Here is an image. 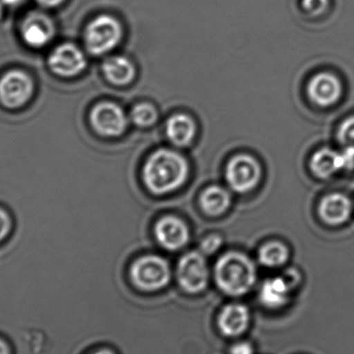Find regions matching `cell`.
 I'll return each instance as SVG.
<instances>
[{
  "mask_svg": "<svg viewBox=\"0 0 354 354\" xmlns=\"http://www.w3.org/2000/svg\"><path fill=\"white\" fill-rule=\"evenodd\" d=\"M0 354H10V348L2 340H0Z\"/></svg>",
  "mask_w": 354,
  "mask_h": 354,
  "instance_id": "obj_28",
  "label": "cell"
},
{
  "mask_svg": "<svg viewBox=\"0 0 354 354\" xmlns=\"http://www.w3.org/2000/svg\"><path fill=\"white\" fill-rule=\"evenodd\" d=\"M312 172L320 178H328L343 170L341 155L334 149L324 147L314 153L310 162Z\"/></svg>",
  "mask_w": 354,
  "mask_h": 354,
  "instance_id": "obj_18",
  "label": "cell"
},
{
  "mask_svg": "<svg viewBox=\"0 0 354 354\" xmlns=\"http://www.w3.org/2000/svg\"><path fill=\"white\" fill-rule=\"evenodd\" d=\"M250 312L241 304H230L223 308L218 318V330L224 336L235 338L241 336L249 328Z\"/></svg>",
  "mask_w": 354,
  "mask_h": 354,
  "instance_id": "obj_14",
  "label": "cell"
},
{
  "mask_svg": "<svg viewBox=\"0 0 354 354\" xmlns=\"http://www.w3.org/2000/svg\"><path fill=\"white\" fill-rule=\"evenodd\" d=\"M166 134L174 145L187 147L191 145L195 138V122L185 114H176L168 120L166 124Z\"/></svg>",
  "mask_w": 354,
  "mask_h": 354,
  "instance_id": "obj_16",
  "label": "cell"
},
{
  "mask_svg": "<svg viewBox=\"0 0 354 354\" xmlns=\"http://www.w3.org/2000/svg\"><path fill=\"white\" fill-rule=\"evenodd\" d=\"M2 12H3V10H2L1 4H0V18H1Z\"/></svg>",
  "mask_w": 354,
  "mask_h": 354,
  "instance_id": "obj_31",
  "label": "cell"
},
{
  "mask_svg": "<svg viewBox=\"0 0 354 354\" xmlns=\"http://www.w3.org/2000/svg\"><path fill=\"white\" fill-rule=\"evenodd\" d=\"M337 139L343 149L354 151V116L347 118L340 124Z\"/></svg>",
  "mask_w": 354,
  "mask_h": 354,
  "instance_id": "obj_22",
  "label": "cell"
},
{
  "mask_svg": "<svg viewBox=\"0 0 354 354\" xmlns=\"http://www.w3.org/2000/svg\"><path fill=\"white\" fill-rule=\"evenodd\" d=\"M103 72L107 80L115 85L129 84L136 75L134 64L124 56L108 58L104 62Z\"/></svg>",
  "mask_w": 354,
  "mask_h": 354,
  "instance_id": "obj_17",
  "label": "cell"
},
{
  "mask_svg": "<svg viewBox=\"0 0 354 354\" xmlns=\"http://www.w3.org/2000/svg\"><path fill=\"white\" fill-rule=\"evenodd\" d=\"M222 245V239L218 235H209L202 241L201 245H200V249L203 252L204 254L216 253L218 249H220Z\"/></svg>",
  "mask_w": 354,
  "mask_h": 354,
  "instance_id": "obj_24",
  "label": "cell"
},
{
  "mask_svg": "<svg viewBox=\"0 0 354 354\" xmlns=\"http://www.w3.org/2000/svg\"><path fill=\"white\" fill-rule=\"evenodd\" d=\"M214 281L229 297L247 295L256 283L257 270L248 256L237 252L224 254L214 266Z\"/></svg>",
  "mask_w": 354,
  "mask_h": 354,
  "instance_id": "obj_2",
  "label": "cell"
},
{
  "mask_svg": "<svg viewBox=\"0 0 354 354\" xmlns=\"http://www.w3.org/2000/svg\"><path fill=\"white\" fill-rule=\"evenodd\" d=\"M3 3L8 4V6H15V4L20 3L22 0H1Z\"/></svg>",
  "mask_w": 354,
  "mask_h": 354,
  "instance_id": "obj_29",
  "label": "cell"
},
{
  "mask_svg": "<svg viewBox=\"0 0 354 354\" xmlns=\"http://www.w3.org/2000/svg\"><path fill=\"white\" fill-rule=\"evenodd\" d=\"M308 95L316 105L322 108L332 107L342 97V83L338 77L330 73H320L310 81Z\"/></svg>",
  "mask_w": 354,
  "mask_h": 354,
  "instance_id": "obj_10",
  "label": "cell"
},
{
  "mask_svg": "<svg viewBox=\"0 0 354 354\" xmlns=\"http://www.w3.org/2000/svg\"><path fill=\"white\" fill-rule=\"evenodd\" d=\"M33 82L22 71L12 70L0 78V103L8 109L23 107L32 97Z\"/></svg>",
  "mask_w": 354,
  "mask_h": 354,
  "instance_id": "obj_7",
  "label": "cell"
},
{
  "mask_svg": "<svg viewBox=\"0 0 354 354\" xmlns=\"http://www.w3.org/2000/svg\"><path fill=\"white\" fill-rule=\"evenodd\" d=\"M209 277V268L202 254L189 252L179 260L177 279L185 292L197 295L205 290Z\"/></svg>",
  "mask_w": 354,
  "mask_h": 354,
  "instance_id": "obj_5",
  "label": "cell"
},
{
  "mask_svg": "<svg viewBox=\"0 0 354 354\" xmlns=\"http://www.w3.org/2000/svg\"><path fill=\"white\" fill-rule=\"evenodd\" d=\"M289 257L288 248L280 241H270L260 248L258 259L266 268H276L284 266Z\"/></svg>",
  "mask_w": 354,
  "mask_h": 354,
  "instance_id": "obj_20",
  "label": "cell"
},
{
  "mask_svg": "<svg viewBox=\"0 0 354 354\" xmlns=\"http://www.w3.org/2000/svg\"><path fill=\"white\" fill-rule=\"evenodd\" d=\"M293 286L286 277L268 279L259 291V301L268 309H280L288 303Z\"/></svg>",
  "mask_w": 354,
  "mask_h": 354,
  "instance_id": "obj_15",
  "label": "cell"
},
{
  "mask_svg": "<svg viewBox=\"0 0 354 354\" xmlns=\"http://www.w3.org/2000/svg\"><path fill=\"white\" fill-rule=\"evenodd\" d=\"M93 354H114L112 351H108V349H102V351H97V353Z\"/></svg>",
  "mask_w": 354,
  "mask_h": 354,
  "instance_id": "obj_30",
  "label": "cell"
},
{
  "mask_svg": "<svg viewBox=\"0 0 354 354\" xmlns=\"http://www.w3.org/2000/svg\"><path fill=\"white\" fill-rule=\"evenodd\" d=\"M320 218L330 226H340L351 218L353 203L344 194L333 193L322 198L318 208Z\"/></svg>",
  "mask_w": 354,
  "mask_h": 354,
  "instance_id": "obj_13",
  "label": "cell"
},
{
  "mask_svg": "<svg viewBox=\"0 0 354 354\" xmlns=\"http://www.w3.org/2000/svg\"><path fill=\"white\" fill-rule=\"evenodd\" d=\"M230 354H254L253 346L247 342L237 343L231 348Z\"/></svg>",
  "mask_w": 354,
  "mask_h": 354,
  "instance_id": "obj_26",
  "label": "cell"
},
{
  "mask_svg": "<svg viewBox=\"0 0 354 354\" xmlns=\"http://www.w3.org/2000/svg\"><path fill=\"white\" fill-rule=\"evenodd\" d=\"M48 64L54 74L68 78L77 76L84 71L86 58L77 46L62 44L50 54Z\"/></svg>",
  "mask_w": 354,
  "mask_h": 354,
  "instance_id": "obj_9",
  "label": "cell"
},
{
  "mask_svg": "<svg viewBox=\"0 0 354 354\" xmlns=\"http://www.w3.org/2000/svg\"><path fill=\"white\" fill-rule=\"evenodd\" d=\"M12 229V220L6 210L0 208V241H3Z\"/></svg>",
  "mask_w": 354,
  "mask_h": 354,
  "instance_id": "obj_25",
  "label": "cell"
},
{
  "mask_svg": "<svg viewBox=\"0 0 354 354\" xmlns=\"http://www.w3.org/2000/svg\"><path fill=\"white\" fill-rule=\"evenodd\" d=\"M122 39V26L113 17L102 15L93 19L85 31V44L93 55L108 53Z\"/></svg>",
  "mask_w": 354,
  "mask_h": 354,
  "instance_id": "obj_4",
  "label": "cell"
},
{
  "mask_svg": "<svg viewBox=\"0 0 354 354\" xmlns=\"http://www.w3.org/2000/svg\"><path fill=\"white\" fill-rule=\"evenodd\" d=\"M21 35L27 45L41 48L47 45L54 35L51 19L41 12L29 14L23 21Z\"/></svg>",
  "mask_w": 354,
  "mask_h": 354,
  "instance_id": "obj_12",
  "label": "cell"
},
{
  "mask_svg": "<svg viewBox=\"0 0 354 354\" xmlns=\"http://www.w3.org/2000/svg\"><path fill=\"white\" fill-rule=\"evenodd\" d=\"M304 10L313 16L324 14L330 4V0H303Z\"/></svg>",
  "mask_w": 354,
  "mask_h": 354,
  "instance_id": "obj_23",
  "label": "cell"
},
{
  "mask_svg": "<svg viewBox=\"0 0 354 354\" xmlns=\"http://www.w3.org/2000/svg\"><path fill=\"white\" fill-rule=\"evenodd\" d=\"M200 204L203 212L208 216H221L230 206V193L224 187L212 185L204 189L200 198Z\"/></svg>",
  "mask_w": 354,
  "mask_h": 354,
  "instance_id": "obj_19",
  "label": "cell"
},
{
  "mask_svg": "<svg viewBox=\"0 0 354 354\" xmlns=\"http://www.w3.org/2000/svg\"><path fill=\"white\" fill-rule=\"evenodd\" d=\"M37 1L45 8H54L59 6L64 0H37Z\"/></svg>",
  "mask_w": 354,
  "mask_h": 354,
  "instance_id": "obj_27",
  "label": "cell"
},
{
  "mask_svg": "<svg viewBox=\"0 0 354 354\" xmlns=\"http://www.w3.org/2000/svg\"><path fill=\"white\" fill-rule=\"evenodd\" d=\"M189 174L187 160L171 149H159L147 159L143 168L145 185L157 195L172 193L178 189Z\"/></svg>",
  "mask_w": 354,
  "mask_h": 354,
  "instance_id": "obj_1",
  "label": "cell"
},
{
  "mask_svg": "<svg viewBox=\"0 0 354 354\" xmlns=\"http://www.w3.org/2000/svg\"><path fill=\"white\" fill-rule=\"evenodd\" d=\"M93 128L106 137H118L128 128V118L118 104L103 102L93 107L91 112Z\"/></svg>",
  "mask_w": 354,
  "mask_h": 354,
  "instance_id": "obj_8",
  "label": "cell"
},
{
  "mask_svg": "<svg viewBox=\"0 0 354 354\" xmlns=\"http://www.w3.org/2000/svg\"><path fill=\"white\" fill-rule=\"evenodd\" d=\"M131 120L136 126L147 128L157 122L158 112L151 104H138L131 111Z\"/></svg>",
  "mask_w": 354,
  "mask_h": 354,
  "instance_id": "obj_21",
  "label": "cell"
},
{
  "mask_svg": "<svg viewBox=\"0 0 354 354\" xmlns=\"http://www.w3.org/2000/svg\"><path fill=\"white\" fill-rule=\"evenodd\" d=\"M131 279L137 288L147 292L161 290L171 279V270L165 259L149 255L139 258L131 268Z\"/></svg>",
  "mask_w": 354,
  "mask_h": 354,
  "instance_id": "obj_3",
  "label": "cell"
},
{
  "mask_svg": "<svg viewBox=\"0 0 354 354\" xmlns=\"http://www.w3.org/2000/svg\"><path fill=\"white\" fill-rule=\"evenodd\" d=\"M155 235L158 243L168 251H177L187 245L189 239L187 225L174 216H164L155 226Z\"/></svg>",
  "mask_w": 354,
  "mask_h": 354,
  "instance_id": "obj_11",
  "label": "cell"
},
{
  "mask_svg": "<svg viewBox=\"0 0 354 354\" xmlns=\"http://www.w3.org/2000/svg\"><path fill=\"white\" fill-rule=\"evenodd\" d=\"M261 174V166L255 158L249 155L235 156L226 168L227 183L233 191L241 194L255 189Z\"/></svg>",
  "mask_w": 354,
  "mask_h": 354,
  "instance_id": "obj_6",
  "label": "cell"
}]
</instances>
